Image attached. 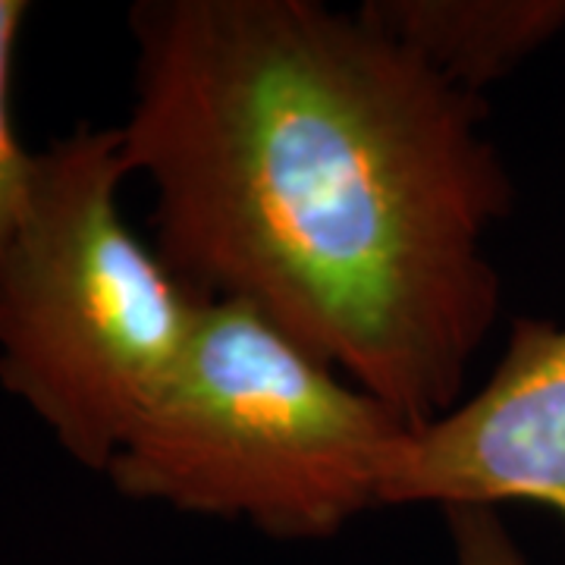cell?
Returning a JSON list of instances; mask_svg holds the SVG:
<instances>
[{
    "mask_svg": "<svg viewBox=\"0 0 565 565\" xmlns=\"http://www.w3.org/2000/svg\"><path fill=\"white\" fill-rule=\"evenodd\" d=\"M362 13L481 98L565 32V0H367Z\"/></svg>",
    "mask_w": 565,
    "mask_h": 565,
    "instance_id": "cell-5",
    "label": "cell"
},
{
    "mask_svg": "<svg viewBox=\"0 0 565 565\" xmlns=\"http://www.w3.org/2000/svg\"><path fill=\"white\" fill-rule=\"evenodd\" d=\"M408 430L399 412L255 308L202 299L167 384L107 478L126 500L315 544L381 509Z\"/></svg>",
    "mask_w": 565,
    "mask_h": 565,
    "instance_id": "cell-2",
    "label": "cell"
},
{
    "mask_svg": "<svg viewBox=\"0 0 565 565\" xmlns=\"http://www.w3.org/2000/svg\"><path fill=\"white\" fill-rule=\"evenodd\" d=\"M120 126L35 151L0 262V386L82 468L107 475L180 359L202 299L120 214Z\"/></svg>",
    "mask_w": 565,
    "mask_h": 565,
    "instance_id": "cell-3",
    "label": "cell"
},
{
    "mask_svg": "<svg viewBox=\"0 0 565 565\" xmlns=\"http://www.w3.org/2000/svg\"><path fill=\"white\" fill-rule=\"evenodd\" d=\"M129 177L154 252L412 427L465 396L503 305L487 255L515 185L487 102L318 0H139Z\"/></svg>",
    "mask_w": 565,
    "mask_h": 565,
    "instance_id": "cell-1",
    "label": "cell"
},
{
    "mask_svg": "<svg viewBox=\"0 0 565 565\" xmlns=\"http://www.w3.org/2000/svg\"><path fill=\"white\" fill-rule=\"evenodd\" d=\"M29 10L32 7L25 0H0V262L20 230L29 204V189H32V170H35V151L22 148L13 126V107H10L13 57Z\"/></svg>",
    "mask_w": 565,
    "mask_h": 565,
    "instance_id": "cell-6",
    "label": "cell"
},
{
    "mask_svg": "<svg viewBox=\"0 0 565 565\" xmlns=\"http://www.w3.org/2000/svg\"><path fill=\"white\" fill-rule=\"evenodd\" d=\"M537 503L565 525V323L515 318L481 390L405 434L381 505Z\"/></svg>",
    "mask_w": 565,
    "mask_h": 565,
    "instance_id": "cell-4",
    "label": "cell"
},
{
    "mask_svg": "<svg viewBox=\"0 0 565 565\" xmlns=\"http://www.w3.org/2000/svg\"><path fill=\"white\" fill-rule=\"evenodd\" d=\"M446 527L456 565H531L497 509H446Z\"/></svg>",
    "mask_w": 565,
    "mask_h": 565,
    "instance_id": "cell-7",
    "label": "cell"
}]
</instances>
